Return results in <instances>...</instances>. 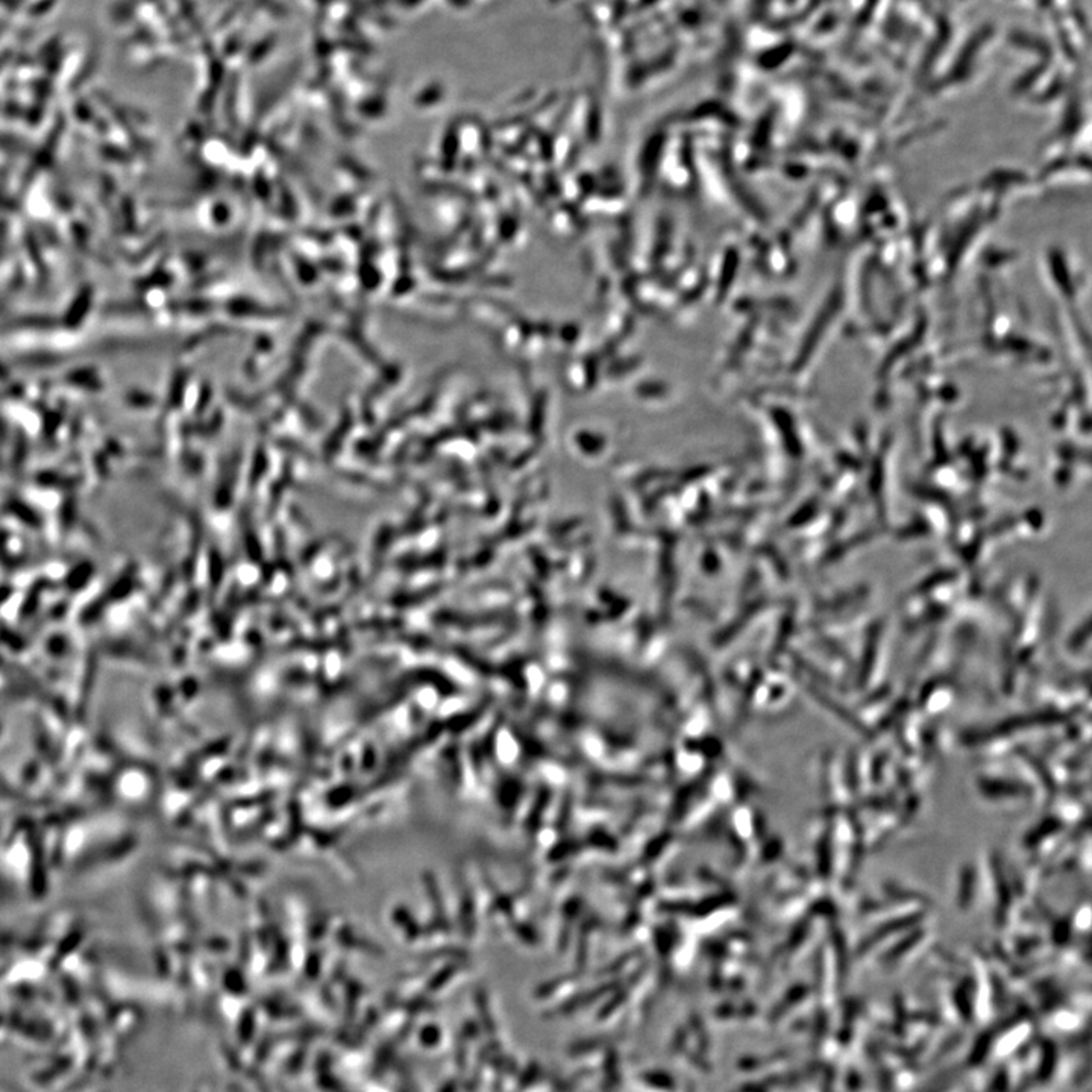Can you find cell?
<instances>
[{
	"label": "cell",
	"mask_w": 1092,
	"mask_h": 1092,
	"mask_svg": "<svg viewBox=\"0 0 1092 1092\" xmlns=\"http://www.w3.org/2000/svg\"><path fill=\"white\" fill-rule=\"evenodd\" d=\"M979 792L982 797H988L989 799H995L997 803L1003 804H1018L1024 803V799H1030L1029 787L1024 784L1018 783L1015 780L1007 779H990V777H982L977 783ZM992 801V803H995Z\"/></svg>",
	"instance_id": "cell-1"
}]
</instances>
